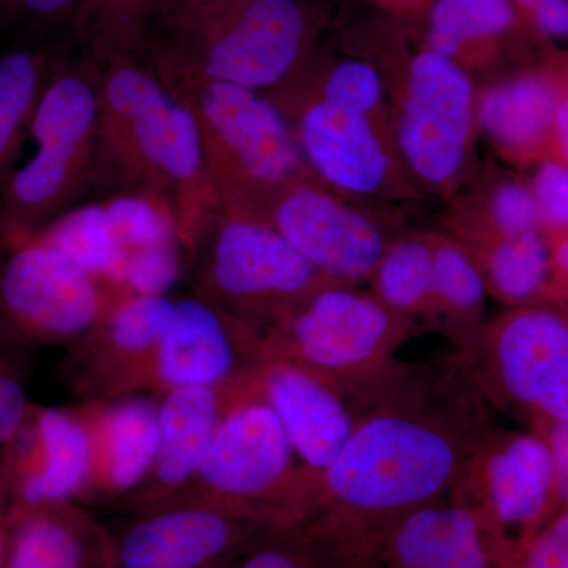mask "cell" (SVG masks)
I'll return each instance as SVG.
<instances>
[{
	"instance_id": "obj_1",
	"label": "cell",
	"mask_w": 568,
	"mask_h": 568,
	"mask_svg": "<svg viewBox=\"0 0 568 568\" xmlns=\"http://www.w3.org/2000/svg\"><path fill=\"white\" fill-rule=\"evenodd\" d=\"M491 407L458 355L406 364L366 403L345 447L316 474L302 528L331 538L373 528L450 496Z\"/></svg>"
},
{
	"instance_id": "obj_2",
	"label": "cell",
	"mask_w": 568,
	"mask_h": 568,
	"mask_svg": "<svg viewBox=\"0 0 568 568\" xmlns=\"http://www.w3.org/2000/svg\"><path fill=\"white\" fill-rule=\"evenodd\" d=\"M119 194H141L163 204L183 246L205 213L222 205L193 112L140 55H123L100 69L89 203Z\"/></svg>"
},
{
	"instance_id": "obj_3",
	"label": "cell",
	"mask_w": 568,
	"mask_h": 568,
	"mask_svg": "<svg viewBox=\"0 0 568 568\" xmlns=\"http://www.w3.org/2000/svg\"><path fill=\"white\" fill-rule=\"evenodd\" d=\"M306 36L298 0H233L153 22L138 55L174 95L209 81L260 92L290 77Z\"/></svg>"
},
{
	"instance_id": "obj_4",
	"label": "cell",
	"mask_w": 568,
	"mask_h": 568,
	"mask_svg": "<svg viewBox=\"0 0 568 568\" xmlns=\"http://www.w3.org/2000/svg\"><path fill=\"white\" fill-rule=\"evenodd\" d=\"M99 119L100 69L71 44L33 118L37 153L0 186V253L89 203Z\"/></svg>"
},
{
	"instance_id": "obj_5",
	"label": "cell",
	"mask_w": 568,
	"mask_h": 568,
	"mask_svg": "<svg viewBox=\"0 0 568 568\" xmlns=\"http://www.w3.org/2000/svg\"><path fill=\"white\" fill-rule=\"evenodd\" d=\"M414 328L377 295L331 283L301 298L260 336L264 357L284 358L334 381L362 410L405 368L395 355Z\"/></svg>"
},
{
	"instance_id": "obj_6",
	"label": "cell",
	"mask_w": 568,
	"mask_h": 568,
	"mask_svg": "<svg viewBox=\"0 0 568 568\" xmlns=\"http://www.w3.org/2000/svg\"><path fill=\"white\" fill-rule=\"evenodd\" d=\"M193 294L220 306L257 334L325 284L321 274L271 224L223 205L205 213L185 242Z\"/></svg>"
},
{
	"instance_id": "obj_7",
	"label": "cell",
	"mask_w": 568,
	"mask_h": 568,
	"mask_svg": "<svg viewBox=\"0 0 568 568\" xmlns=\"http://www.w3.org/2000/svg\"><path fill=\"white\" fill-rule=\"evenodd\" d=\"M489 407L540 436L568 422V310L528 302L478 328L455 353Z\"/></svg>"
},
{
	"instance_id": "obj_8",
	"label": "cell",
	"mask_w": 568,
	"mask_h": 568,
	"mask_svg": "<svg viewBox=\"0 0 568 568\" xmlns=\"http://www.w3.org/2000/svg\"><path fill=\"white\" fill-rule=\"evenodd\" d=\"M316 474L246 383L227 403L200 474L181 497H211L295 528L308 514Z\"/></svg>"
},
{
	"instance_id": "obj_9",
	"label": "cell",
	"mask_w": 568,
	"mask_h": 568,
	"mask_svg": "<svg viewBox=\"0 0 568 568\" xmlns=\"http://www.w3.org/2000/svg\"><path fill=\"white\" fill-rule=\"evenodd\" d=\"M0 256L3 349H70L114 301L84 268L43 242H28Z\"/></svg>"
},
{
	"instance_id": "obj_10",
	"label": "cell",
	"mask_w": 568,
	"mask_h": 568,
	"mask_svg": "<svg viewBox=\"0 0 568 568\" xmlns=\"http://www.w3.org/2000/svg\"><path fill=\"white\" fill-rule=\"evenodd\" d=\"M515 556L560 511L555 463L544 437L491 426L477 440L454 491Z\"/></svg>"
},
{
	"instance_id": "obj_11",
	"label": "cell",
	"mask_w": 568,
	"mask_h": 568,
	"mask_svg": "<svg viewBox=\"0 0 568 568\" xmlns=\"http://www.w3.org/2000/svg\"><path fill=\"white\" fill-rule=\"evenodd\" d=\"M220 197L226 211L271 224L336 283L351 286L372 278L387 250L383 234L366 216L301 178L271 185L223 186Z\"/></svg>"
},
{
	"instance_id": "obj_12",
	"label": "cell",
	"mask_w": 568,
	"mask_h": 568,
	"mask_svg": "<svg viewBox=\"0 0 568 568\" xmlns=\"http://www.w3.org/2000/svg\"><path fill=\"white\" fill-rule=\"evenodd\" d=\"M196 119L216 189L271 185L301 178V145L283 111L260 92L209 81L179 93Z\"/></svg>"
},
{
	"instance_id": "obj_13",
	"label": "cell",
	"mask_w": 568,
	"mask_h": 568,
	"mask_svg": "<svg viewBox=\"0 0 568 568\" xmlns=\"http://www.w3.org/2000/svg\"><path fill=\"white\" fill-rule=\"evenodd\" d=\"M283 529L246 508L183 496L129 515L111 534L118 568H213L235 562Z\"/></svg>"
},
{
	"instance_id": "obj_14",
	"label": "cell",
	"mask_w": 568,
	"mask_h": 568,
	"mask_svg": "<svg viewBox=\"0 0 568 568\" xmlns=\"http://www.w3.org/2000/svg\"><path fill=\"white\" fill-rule=\"evenodd\" d=\"M313 538L327 568H511L514 562L452 495L373 528Z\"/></svg>"
},
{
	"instance_id": "obj_15",
	"label": "cell",
	"mask_w": 568,
	"mask_h": 568,
	"mask_svg": "<svg viewBox=\"0 0 568 568\" xmlns=\"http://www.w3.org/2000/svg\"><path fill=\"white\" fill-rule=\"evenodd\" d=\"M175 301L168 295L114 298L77 345L67 349L63 375L82 402L140 395L155 386L156 355Z\"/></svg>"
},
{
	"instance_id": "obj_16",
	"label": "cell",
	"mask_w": 568,
	"mask_h": 568,
	"mask_svg": "<svg viewBox=\"0 0 568 568\" xmlns=\"http://www.w3.org/2000/svg\"><path fill=\"white\" fill-rule=\"evenodd\" d=\"M264 361L261 336L200 295L179 298L156 355V396L183 387L231 390Z\"/></svg>"
},
{
	"instance_id": "obj_17",
	"label": "cell",
	"mask_w": 568,
	"mask_h": 568,
	"mask_svg": "<svg viewBox=\"0 0 568 568\" xmlns=\"http://www.w3.org/2000/svg\"><path fill=\"white\" fill-rule=\"evenodd\" d=\"M473 126V84L452 58L422 52L410 65L398 140L426 182L446 183L465 160Z\"/></svg>"
},
{
	"instance_id": "obj_18",
	"label": "cell",
	"mask_w": 568,
	"mask_h": 568,
	"mask_svg": "<svg viewBox=\"0 0 568 568\" xmlns=\"http://www.w3.org/2000/svg\"><path fill=\"white\" fill-rule=\"evenodd\" d=\"M248 387L272 407L297 457L317 474L338 457L361 414L345 388L284 358L264 357Z\"/></svg>"
},
{
	"instance_id": "obj_19",
	"label": "cell",
	"mask_w": 568,
	"mask_h": 568,
	"mask_svg": "<svg viewBox=\"0 0 568 568\" xmlns=\"http://www.w3.org/2000/svg\"><path fill=\"white\" fill-rule=\"evenodd\" d=\"M6 457L14 504H81L92 480L91 426L80 406L33 405Z\"/></svg>"
},
{
	"instance_id": "obj_20",
	"label": "cell",
	"mask_w": 568,
	"mask_h": 568,
	"mask_svg": "<svg viewBox=\"0 0 568 568\" xmlns=\"http://www.w3.org/2000/svg\"><path fill=\"white\" fill-rule=\"evenodd\" d=\"M91 426L93 470L84 507H119L144 484L159 452V396L82 402Z\"/></svg>"
},
{
	"instance_id": "obj_21",
	"label": "cell",
	"mask_w": 568,
	"mask_h": 568,
	"mask_svg": "<svg viewBox=\"0 0 568 568\" xmlns=\"http://www.w3.org/2000/svg\"><path fill=\"white\" fill-rule=\"evenodd\" d=\"M235 388H174L159 396V452L151 474L121 510L132 515L164 506L189 491Z\"/></svg>"
},
{
	"instance_id": "obj_22",
	"label": "cell",
	"mask_w": 568,
	"mask_h": 568,
	"mask_svg": "<svg viewBox=\"0 0 568 568\" xmlns=\"http://www.w3.org/2000/svg\"><path fill=\"white\" fill-rule=\"evenodd\" d=\"M7 568H118L111 528L78 503H13Z\"/></svg>"
},
{
	"instance_id": "obj_23",
	"label": "cell",
	"mask_w": 568,
	"mask_h": 568,
	"mask_svg": "<svg viewBox=\"0 0 568 568\" xmlns=\"http://www.w3.org/2000/svg\"><path fill=\"white\" fill-rule=\"evenodd\" d=\"M295 138L313 170L338 189L372 193L386 179L387 155L366 114L321 99L302 114Z\"/></svg>"
},
{
	"instance_id": "obj_24",
	"label": "cell",
	"mask_w": 568,
	"mask_h": 568,
	"mask_svg": "<svg viewBox=\"0 0 568 568\" xmlns=\"http://www.w3.org/2000/svg\"><path fill=\"white\" fill-rule=\"evenodd\" d=\"M70 32L47 39L11 41L0 51V186L11 173L63 55L70 50Z\"/></svg>"
},
{
	"instance_id": "obj_25",
	"label": "cell",
	"mask_w": 568,
	"mask_h": 568,
	"mask_svg": "<svg viewBox=\"0 0 568 568\" xmlns=\"http://www.w3.org/2000/svg\"><path fill=\"white\" fill-rule=\"evenodd\" d=\"M560 102L551 82L530 74L485 92L478 122L499 144L526 151L552 133Z\"/></svg>"
},
{
	"instance_id": "obj_26",
	"label": "cell",
	"mask_w": 568,
	"mask_h": 568,
	"mask_svg": "<svg viewBox=\"0 0 568 568\" xmlns=\"http://www.w3.org/2000/svg\"><path fill=\"white\" fill-rule=\"evenodd\" d=\"M33 241L54 246L102 284L112 298L122 297L123 267L129 252L115 234L103 203L81 204Z\"/></svg>"
},
{
	"instance_id": "obj_27",
	"label": "cell",
	"mask_w": 568,
	"mask_h": 568,
	"mask_svg": "<svg viewBox=\"0 0 568 568\" xmlns=\"http://www.w3.org/2000/svg\"><path fill=\"white\" fill-rule=\"evenodd\" d=\"M155 0H80L70 24L74 48L99 69L123 55L140 54Z\"/></svg>"
},
{
	"instance_id": "obj_28",
	"label": "cell",
	"mask_w": 568,
	"mask_h": 568,
	"mask_svg": "<svg viewBox=\"0 0 568 568\" xmlns=\"http://www.w3.org/2000/svg\"><path fill=\"white\" fill-rule=\"evenodd\" d=\"M487 283L478 265L457 245H433V298L435 315L446 320L447 334L458 351L465 349L478 332V315Z\"/></svg>"
},
{
	"instance_id": "obj_29",
	"label": "cell",
	"mask_w": 568,
	"mask_h": 568,
	"mask_svg": "<svg viewBox=\"0 0 568 568\" xmlns=\"http://www.w3.org/2000/svg\"><path fill=\"white\" fill-rule=\"evenodd\" d=\"M484 278L489 290L511 304L545 297L551 283L549 244L540 231L499 235L484 254Z\"/></svg>"
},
{
	"instance_id": "obj_30",
	"label": "cell",
	"mask_w": 568,
	"mask_h": 568,
	"mask_svg": "<svg viewBox=\"0 0 568 568\" xmlns=\"http://www.w3.org/2000/svg\"><path fill=\"white\" fill-rule=\"evenodd\" d=\"M376 295L396 313L435 315L433 245L422 239H403L381 257L372 275Z\"/></svg>"
},
{
	"instance_id": "obj_31",
	"label": "cell",
	"mask_w": 568,
	"mask_h": 568,
	"mask_svg": "<svg viewBox=\"0 0 568 568\" xmlns=\"http://www.w3.org/2000/svg\"><path fill=\"white\" fill-rule=\"evenodd\" d=\"M514 21L511 0H439L432 13L429 47L452 58L465 41L499 36Z\"/></svg>"
},
{
	"instance_id": "obj_32",
	"label": "cell",
	"mask_w": 568,
	"mask_h": 568,
	"mask_svg": "<svg viewBox=\"0 0 568 568\" xmlns=\"http://www.w3.org/2000/svg\"><path fill=\"white\" fill-rule=\"evenodd\" d=\"M102 203L126 252L181 239L171 212L152 197L119 194Z\"/></svg>"
},
{
	"instance_id": "obj_33",
	"label": "cell",
	"mask_w": 568,
	"mask_h": 568,
	"mask_svg": "<svg viewBox=\"0 0 568 568\" xmlns=\"http://www.w3.org/2000/svg\"><path fill=\"white\" fill-rule=\"evenodd\" d=\"M186 275V252L181 239L142 246L126 254L121 295H168Z\"/></svg>"
},
{
	"instance_id": "obj_34",
	"label": "cell",
	"mask_w": 568,
	"mask_h": 568,
	"mask_svg": "<svg viewBox=\"0 0 568 568\" xmlns=\"http://www.w3.org/2000/svg\"><path fill=\"white\" fill-rule=\"evenodd\" d=\"M80 0H0V32L13 41L70 32Z\"/></svg>"
},
{
	"instance_id": "obj_35",
	"label": "cell",
	"mask_w": 568,
	"mask_h": 568,
	"mask_svg": "<svg viewBox=\"0 0 568 568\" xmlns=\"http://www.w3.org/2000/svg\"><path fill=\"white\" fill-rule=\"evenodd\" d=\"M231 568H327L323 548L302 526L272 534Z\"/></svg>"
},
{
	"instance_id": "obj_36",
	"label": "cell",
	"mask_w": 568,
	"mask_h": 568,
	"mask_svg": "<svg viewBox=\"0 0 568 568\" xmlns=\"http://www.w3.org/2000/svg\"><path fill=\"white\" fill-rule=\"evenodd\" d=\"M22 354L26 353L0 347V457L20 433L33 406Z\"/></svg>"
},
{
	"instance_id": "obj_37",
	"label": "cell",
	"mask_w": 568,
	"mask_h": 568,
	"mask_svg": "<svg viewBox=\"0 0 568 568\" xmlns=\"http://www.w3.org/2000/svg\"><path fill=\"white\" fill-rule=\"evenodd\" d=\"M383 85L375 69L362 62L336 67L324 82L323 100L366 114L379 103Z\"/></svg>"
},
{
	"instance_id": "obj_38",
	"label": "cell",
	"mask_w": 568,
	"mask_h": 568,
	"mask_svg": "<svg viewBox=\"0 0 568 568\" xmlns=\"http://www.w3.org/2000/svg\"><path fill=\"white\" fill-rule=\"evenodd\" d=\"M493 222L504 237L540 231V212L532 190L515 182L500 186L493 200Z\"/></svg>"
},
{
	"instance_id": "obj_39",
	"label": "cell",
	"mask_w": 568,
	"mask_h": 568,
	"mask_svg": "<svg viewBox=\"0 0 568 568\" xmlns=\"http://www.w3.org/2000/svg\"><path fill=\"white\" fill-rule=\"evenodd\" d=\"M511 568H568V507L530 538Z\"/></svg>"
},
{
	"instance_id": "obj_40",
	"label": "cell",
	"mask_w": 568,
	"mask_h": 568,
	"mask_svg": "<svg viewBox=\"0 0 568 568\" xmlns=\"http://www.w3.org/2000/svg\"><path fill=\"white\" fill-rule=\"evenodd\" d=\"M534 197L541 223L568 234V166L547 162L538 168L534 175Z\"/></svg>"
},
{
	"instance_id": "obj_41",
	"label": "cell",
	"mask_w": 568,
	"mask_h": 568,
	"mask_svg": "<svg viewBox=\"0 0 568 568\" xmlns=\"http://www.w3.org/2000/svg\"><path fill=\"white\" fill-rule=\"evenodd\" d=\"M551 452L555 463L556 481L560 500V510L568 507V422H559L541 433Z\"/></svg>"
},
{
	"instance_id": "obj_42",
	"label": "cell",
	"mask_w": 568,
	"mask_h": 568,
	"mask_svg": "<svg viewBox=\"0 0 568 568\" xmlns=\"http://www.w3.org/2000/svg\"><path fill=\"white\" fill-rule=\"evenodd\" d=\"M530 14L545 36L568 39V0H538Z\"/></svg>"
},
{
	"instance_id": "obj_43",
	"label": "cell",
	"mask_w": 568,
	"mask_h": 568,
	"mask_svg": "<svg viewBox=\"0 0 568 568\" xmlns=\"http://www.w3.org/2000/svg\"><path fill=\"white\" fill-rule=\"evenodd\" d=\"M13 489L6 454L0 457V568H7L10 549V517Z\"/></svg>"
},
{
	"instance_id": "obj_44",
	"label": "cell",
	"mask_w": 568,
	"mask_h": 568,
	"mask_svg": "<svg viewBox=\"0 0 568 568\" xmlns=\"http://www.w3.org/2000/svg\"><path fill=\"white\" fill-rule=\"evenodd\" d=\"M549 244V260H551V283L548 295L568 293V234H559Z\"/></svg>"
},
{
	"instance_id": "obj_45",
	"label": "cell",
	"mask_w": 568,
	"mask_h": 568,
	"mask_svg": "<svg viewBox=\"0 0 568 568\" xmlns=\"http://www.w3.org/2000/svg\"><path fill=\"white\" fill-rule=\"evenodd\" d=\"M226 2H233V0H155L151 26L153 22L164 20V18L186 13V11L205 9V7L220 6V3ZM151 26H149V29H151Z\"/></svg>"
},
{
	"instance_id": "obj_46",
	"label": "cell",
	"mask_w": 568,
	"mask_h": 568,
	"mask_svg": "<svg viewBox=\"0 0 568 568\" xmlns=\"http://www.w3.org/2000/svg\"><path fill=\"white\" fill-rule=\"evenodd\" d=\"M556 145L562 159L568 163V97L560 102L556 112L555 125H552Z\"/></svg>"
},
{
	"instance_id": "obj_47",
	"label": "cell",
	"mask_w": 568,
	"mask_h": 568,
	"mask_svg": "<svg viewBox=\"0 0 568 568\" xmlns=\"http://www.w3.org/2000/svg\"><path fill=\"white\" fill-rule=\"evenodd\" d=\"M547 298H551V301H558L560 304H568V293H559L548 295Z\"/></svg>"
},
{
	"instance_id": "obj_48",
	"label": "cell",
	"mask_w": 568,
	"mask_h": 568,
	"mask_svg": "<svg viewBox=\"0 0 568 568\" xmlns=\"http://www.w3.org/2000/svg\"><path fill=\"white\" fill-rule=\"evenodd\" d=\"M517 2L519 3V6L523 7V9L528 10L530 13V10H532L534 7H536L538 0H517Z\"/></svg>"
},
{
	"instance_id": "obj_49",
	"label": "cell",
	"mask_w": 568,
	"mask_h": 568,
	"mask_svg": "<svg viewBox=\"0 0 568 568\" xmlns=\"http://www.w3.org/2000/svg\"><path fill=\"white\" fill-rule=\"evenodd\" d=\"M0 40H2V32H0ZM0 51H2V50H0Z\"/></svg>"
}]
</instances>
